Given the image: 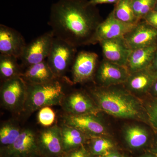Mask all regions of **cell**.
<instances>
[{
  "label": "cell",
  "instance_id": "6da1fadb",
  "mask_svg": "<svg viewBox=\"0 0 157 157\" xmlns=\"http://www.w3.org/2000/svg\"><path fill=\"white\" fill-rule=\"evenodd\" d=\"M96 6L88 0H59L51 6L48 24L56 38L74 47L92 45L102 22Z\"/></svg>",
  "mask_w": 157,
  "mask_h": 157
},
{
  "label": "cell",
  "instance_id": "7a4b0ae2",
  "mask_svg": "<svg viewBox=\"0 0 157 157\" xmlns=\"http://www.w3.org/2000/svg\"><path fill=\"white\" fill-rule=\"evenodd\" d=\"M90 93L99 110L114 117L142 122L150 126L143 101L128 91L123 84L96 86Z\"/></svg>",
  "mask_w": 157,
  "mask_h": 157
},
{
  "label": "cell",
  "instance_id": "3957f363",
  "mask_svg": "<svg viewBox=\"0 0 157 157\" xmlns=\"http://www.w3.org/2000/svg\"><path fill=\"white\" fill-rule=\"evenodd\" d=\"M73 84L66 76L43 84H27L24 112L31 113L42 107L61 104L67 86Z\"/></svg>",
  "mask_w": 157,
  "mask_h": 157
},
{
  "label": "cell",
  "instance_id": "277c9868",
  "mask_svg": "<svg viewBox=\"0 0 157 157\" xmlns=\"http://www.w3.org/2000/svg\"><path fill=\"white\" fill-rule=\"evenodd\" d=\"M76 52V47L55 37L46 61L56 77H65L72 67Z\"/></svg>",
  "mask_w": 157,
  "mask_h": 157
},
{
  "label": "cell",
  "instance_id": "5b68a950",
  "mask_svg": "<svg viewBox=\"0 0 157 157\" xmlns=\"http://www.w3.org/2000/svg\"><path fill=\"white\" fill-rule=\"evenodd\" d=\"M26 94V83L20 76L2 82L1 101L8 110L15 113L23 111Z\"/></svg>",
  "mask_w": 157,
  "mask_h": 157
},
{
  "label": "cell",
  "instance_id": "8992f818",
  "mask_svg": "<svg viewBox=\"0 0 157 157\" xmlns=\"http://www.w3.org/2000/svg\"><path fill=\"white\" fill-rule=\"evenodd\" d=\"M55 36L51 30L46 32L26 44L19 59L22 67L45 60L50 52Z\"/></svg>",
  "mask_w": 157,
  "mask_h": 157
},
{
  "label": "cell",
  "instance_id": "52a82bcc",
  "mask_svg": "<svg viewBox=\"0 0 157 157\" xmlns=\"http://www.w3.org/2000/svg\"><path fill=\"white\" fill-rule=\"evenodd\" d=\"M99 64L98 55L95 52L81 51L77 53L71 67L73 84L94 80Z\"/></svg>",
  "mask_w": 157,
  "mask_h": 157
},
{
  "label": "cell",
  "instance_id": "ba28073f",
  "mask_svg": "<svg viewBox=\"0 0 157 157\" xmlns=\"http://www.w3.org/2000/svg\"><path fill=\"white\" fill-rule=\"evenodd\" d=\"M130 74L126 67L103 59L99 63L94 80L103 87L118 85L123 84Z\"/></svg>",
  "mask_w": 157,
  "mask_h": 157
},
{
  "label": "cell",
  "instance_id": "9c48e42d",
  "mask_svg": "<svg viewBox=\"0 0 157 157\" xmlns=\"http://www.w3.org/2000/svg\"><path fill=\"white\" fill-rule=\"evenodd\" d=\"M124 39L131 50L157 45V29L142 20L125 35Z\"/></svg>",
  "mask_w": 157,
  "mask_h": 157
},
{
  "label": "cell",
  "instance_id": "30bf717a",
  "mask_svg": "<svg viewBox=\"0 0 157 157\" xmlns=\"http://www.w3.org/2000/svg\"><path fill=\"white\" fill-rule=\"evenodd\" d=\"M91 98L82 91H76L65 96L61 104L68 114L97 115L100 110Z\"/></svg>",
  "mask_w": 157,
  "mask_h": 157
},
{
  "label": "cell",
  "instance_id": "8fae6325",
  "mask_svg": "<svg viewBox=\"0 0 157 157\" xmlns=\"http://www.w3.org/2000/svg\"><path fill=\"white\" fill-rule=\"evenodd\" d=\"M136 25L122 22L116 18L111 12L106 19L102 21L98 25L93 39L92 45L104 40L124 38Z\"/></svg>",
  "mask_w": 157,
  "mask_h": 157
},
{
  "label": "cell",
  "instance_id": "7c38bea8",
  "mask_svg": "<svg viewBox=\"0 0 157 157\" xmlns=\"http://www.w3.org/2000/svg\"><path fill=\"white\" fill-rule=\"evenodd\" d=\"M26 45L20 33L11 27L0 25V54L19 59Z\"/></svg>",
  "mask_w": 157,
  "mask_h": 157
},
{
  "label": "cell",
  "instance_id": "4fadbf2b",
  "mask_svg": "<svg viewBox=\"0 0 157 157\" xmlns=\"http://www.w3.org/2000/svg\"><path fill=\"white\" fill-rule=\"evenodd\" d=\"M96 114L70 115L67 114L64 118V124L78 129L85 135L97 136L106 134L104 124Z\"/></svg>",
  "mask_w": 157,
  "mask_h": 157
},
{
  "label": "cell",
  "instance_id": "5bb4252c",
  "mask_svg": "<svg viewBox=\"0 0 157 157\" xmlns=\"http://www.w3.org/2000/svg\"><path fill=\"white\" fill-rule=\"evenodd\" d=\"M157 75L149 68L131 73L126 81L123 84L124 87L136 97L148 96V93Z\"/></svg>",
  "mask_w": 157,
  "mask_h": 157
},
{
  "label": "cell",
  "instance_id": "9a60e30c",
  "mask_svg": "<svg viewBox=\"0 0 157 157\" xmlns=\"http://www.w3.org/2000/svg\"><path fill=\"white\" fill-rule=\"evenodd\" d=\"M104 59L126 67L131 49L127 46L124 38L104 40L99 43Z\"/></svg>",
  "mask_w": 157,
  "mask_h": 157
},
{
  "label": "cell",
  "instance_id": "2e32d148",
  "mask_svg": "<svg viewBox=\"0 0 157 157\" xmlns=\"http://www.w3.org/2000/svg\"><path fill=\"white\" fill-rule=\"evenodd\" d=\"M157 48V45H154L131 50L126 65L129 73H134L149 67Z\"/></svg>",
  "mask_w": 157,
  "mask_h": 157
},
{
  "label": "cell",
  "instance_id": "e0dca14e",
  "mask_svg": "<svg viewBox=\"0 0 157 157\" xmlns=\"http://www.w3.org/2000/svg\"><path fill=\"white\" fill-rule=\"evenodd\" d=\"M20 77L29 84H43L58 78L48 66L46 60L25 68Z\"/></svg>",
  "mask_w": 157,
  "mask_h": 157
},
{
  "label": "cell",
  "instance_id": "ac0fdd59",
  "mask_svg": "<svg viewBox=\"0 0 157 157\" xmlns=\"http://www.w3.org/2000/svg\"><path fill=\"white\" fill-rule=\"evenodd\" d=\"M39 140L45 150L52 154L61 152L63 148L60 127L56 125L47 127L39 133Z\"/></svg>",
  "mask_w": 157,
  "mask_h": 157
},
{
  "label": "cell",
  "instance_id": "d6986e66",
  "mask_svg": "<svg viewBox=\"0 0 157 157\" xmlns=\"http://www.w3.org/2000/svg\"><path fill=\"white\" fill-rule=\"evenodd\" d=\"M124 136L127 144L131 148H138L146 145L151 138H154L155 132L144 127L131 125L124 131Z\"/></svg>",
  "mask_w": 157,
  "mask_h": 157
},
{
  "label": "cell",
  "instance_id": "ffe728a7",
  "mask_svg": "<svg viewBox=\"0 0 157 157\" xmlns=\"http://www.w3.org/2000/svg\"><path fill=\"white\" fill-rule=\"evenodd\" d=\"M33 131L29 129H23L17 140L11 147V154L23 155L32 151L36 147V136Z\"/></svg>",
  "mask_w": 157,
  "mask_h": 157
},
{
  "label": "cell",
  "instance_id": "44dd1931",
  "mask_svg": "<svg viewBox=\"0 0 157 157\" xmlns=\"http://www.w3.org/2000/svg\"><path fill=\"white\" fill-rule=\"evenodd\" d=\"M18 59L10 56L0 54V75L2 82L20 76L23 73Z\"/></svg>",
  "mask_w": 157,
  "mask_h": 157
},
{
  "label": "cell",
  "instance_id": "7402d4cb",
  "mask_svg": "<svg viewBox=\"0 0 157 157\" xmlns=\"http://www.w3.org/2000/svg\"><path fill=\"white\" fill-rule=\"evenodd\" d=\"M132 0H120L116 3L113 11V16L122 22L136 25L140 21L134 13L132 6Z\"/></svg>",
  "mask_w": 157,
  "mask_h": 157
},
{
  "label": "cell",
  "instance_id": "603a6c76",
  "mask_svg": "<svg viewBox=\"0 0 157 157\" xmlns=\"http://www.w3.org/2000/svg\"><path fill=\"white\" fill-rule=\"evenodd\" d=\"M60 128L64 148L68 149L76 147L84 141L85 134L78 129L64 124Z\"/></svg>",
  "mask_w": 157,
  "mask_h": 157
},
{
  "label": "cell",
  "instance_id": "cb8c5ba5",
  "mask_svg": "<svg viewBox=\"0 0 157 157\" xmlns=\"http://www.w3.org/2000/svg\"><path fill=\"white\" fill-rule=\"evenodd\" d=\"M22 129L12 121L5 122L0 128V141L3 145H12L17 140L22 132Z\"/></svg>",
  "mask_w": 157,
  "mask_h": 157
},
{
  "label": "cell",
  "instance_id": "d4e9b609",
  "mask_svg": "<svg viewBox=\"0 0 157 157\" xmlns=\"http://www.w3.org/2000/svg\"><path fill=\"white\" fill-rule=\"evenodd\" d=\"M157 0H132V6L133 11L140 20L150 11L154 9Z\"/></svg>",
  "mask_w": 157,
  "mask_h": 157
},
{
  "label": "cell",
  "instance_id": "484cf974",
  "mask_svg": "<svg viewBox=\"0 0 157 157\" xmlns=\"http://www.w3.org/2000/svg\"><path fill=\"white\" fill-rule=\"evenodd\" d=\"M146 101H143L148 116L149 122L155 132H157V98L147 96Z\"/></svg>",
  "mask_w": 157,
  "mask_h": 157
},
{
  "label": "cell",
  "instance_id": "4316f807",
  "mask_svg": "<svg viewBox=\"0 0 157 157\" xmlns=\"http://www.w3.org/2000/svg\"><path fill=\"white\" fill-rule=\"evenodd\" d=\"M55 118V113L50 107H45L39 109L38 121L43 126H51L54 122Z\"/></svg>",
  "mask_w": 157,
  "mask_h": 157
},
{
  "label": "cell",
  "instance_id": "83f0119b",
  "mask_svg": "<svg viewBox=\"0 0 157 157\" xmlns=\"http://www.w3.org/2000/svg\"><path fill=\"white\" fill-rule=\"evenodd\" d=\"M113 147V144L110 140L104 137H98L94 139L92 144L94 153L101 155L107 152Z\"/></svg>",
  "mask_w": 157,
  "mask_h": 157
},
{
  "label": "cell",
  "instance_id": "f1b7e54d",
  "mask_svg": "<svg viewBox=\"0 0 157 157\" xmlns=\"http://www.w3.org/2000/svg\"><path fill=\"white\" fill-rule=\"evenodd\" d=\"M143 20L150 25L157 29V11L153 10L150 11Z\"/></svg>",
  "mask_w": 157,
  "mask_h": 157
},
{
  "label": "cell",
  "instance_id": "f546056e",
  "mask_svg": "<svg viewBox=\"0 0 157 157\" xmlns=\"http://www.w3.org/2000/svg\"><path fill=\"white\" fill-rule=\"evenodd\" d=\"M120 0H90L89 2L91 5L96 6L100 4H112L117 3Z\"/></svg>",
  "mask_w": 157,
  "mask_h": 157
},
{
  "label": "cell",
  "instance_id": "4dcf8cb0",
  "mask_svg": "<svg viewBox=\"0 0 157 157\" xmlns=\"http://www.w3.org/2000/svg\"><path fill=\"white\" fill-rule=\"evenodd\" d=\"M148 96L152 98H157V78L151 87L149 91Z\"/></svg>",
  "mask_w": 157,
  "mask_h": 157
},
{
  "label": "cell",
  "instance_id": "1f68e13d",
  "mask_svg": "<svg viewBox=\"0 0 157 157\" xmlns=\"http://www.w3.org/2000/svg\"><path fill=\"white\" fill-rule=\"evenodd\" d=\"M152 72L157 75V48L150 67L148 68Z\"/></svg>",
  "mask_w": 157,
  "mask_h": 157
},
{
  "label": "cell",
  "instance_id": "d6a6232c",
  "mask_svg": "<svg viewBox=\"0 0 157 157\" xmlns=\"http://www.w3.org/2000/svg\"><path fill=\"white\" fill-rule=\"evenodd\" d=\"M69 157H86V153L82 149L78 150L72 153Z\"/></svg>",
  "mask_w": 157,
  "mask_h": 157
},
{
  "label": "cell",
  "instance_id": "836d02e7",
  "mask_svg": "<svg viewBox=\"0 0 157 157\" xmlns=\"http://www.w3.org/2000/svg\"><path fill=\"white\" fill-rule=\"evenodd\" d=\"M153 140L154 141V147L152 151L153 154L157 157V132H155Z\"/></svg>",
  "mask_w": 157,
  "mask_h": 157
},
{
  "label": "cell",
  "instance_id": "e575fe53",
  "mask_svg": "<svg viewBox=\"0 0 157 157\" xmlns=\"http://www.w3.org/2000/svg\"><path fill=\"white\" fill-rule=\"evenodd\" d=\"M106 157H120V156L117 154L112 153H110L107 155Z\"/></svg>",
  "mask_w": 157,
  "mask_h": 157
},
{
  "label": "cell",
  "instance_id": "d590c367",
  "mask_svg": "<svg viewBox=\"0 0 157 157\" xmlns=\"http://www.w3.org/2000/svg\"><path fill=\"white\" fill-rule=\"evenodd\" d=\"M143 157H156L155 155L153 154H148L145 155Z\"/></svg>",
  "mask_w": 157,
  "mask_h": 157
},
{
  "label": "cell",
  "instance_id": "8d00e7d4",
  "mask_svg": "<svg viewBox=\"0 0 157 157\" xmlns=\"http://www.w3.org/2000/svg\"><path fill=\"white\" fill-rule=\"evenodd\" d=\"M154 11H157V1L156 2V3L154 9Z\"/></svg>",
  "mask_w": 157,
  "mask_h": 157
}]
</instances>
